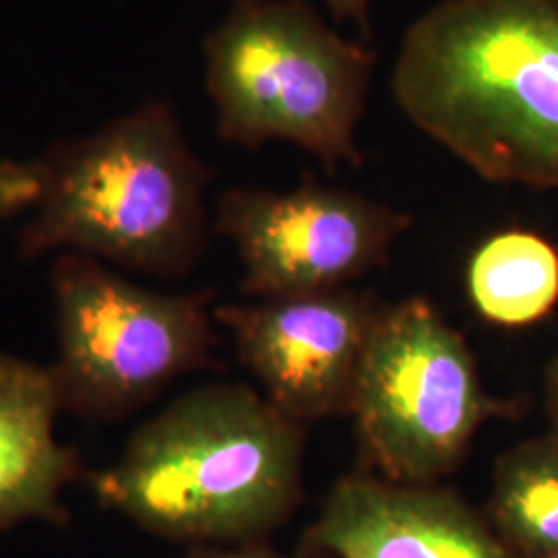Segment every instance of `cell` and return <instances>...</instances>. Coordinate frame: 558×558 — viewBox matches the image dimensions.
I'll return each mask as SVG.
<instances>
[{"label":"cell","instance_id":"cell-9","mask_svg":"<svg viewBox=\"0 0 558 558\" xmlns=\"http://www.w3.org/2000/svg\"><path fill=\"white\" fill-rule=\"evenodd\" d=\"M304 544L331 558H519L456 490L368 470L331 486Z\"/></svg>","mask_w":558,"mask_h":558},{"label":"cell","instance_id":"cell-11","mask_svg":"<svg viewBox=\"0 0 558 558\" xmlns=\"http://www.w3.org/2000/svg\"><path fill=\"white\" fill-rule=\"evenodd\" d=\"M465 290L482 319L500 327L532 325L558 302V248L532 230L497 232L470 255Z\"/></svg>","mask_w":558,"mask_h":558},{"label":"cell","instance_id":"cell-14","mask_svg":"<svg viewBox=\"0 0 558 558\" xmlns=\"http://www.w3.org/2000/svg\"><path fill=\"white\" fill-rule=\"evenodd\" d=\"M180 558H327L320 553L304 548L299 555H281L265 539L244 542L230 546H191Z\"/></svg>","mask_w":558,"mask_h":558},{"label":"cell","instance_id":"cell-3","mask_svg":"<svg viewBox=\"0 0 558 558\" xmlns=\"http://www.w3.org/2000/svg\"><path fill=\"white\" fill-rule=\"evenodd\" d=\"M36 161L41 191L21 228V257L73 253L156 278H179L199 260L209 174L172 104L145 101Z\"/></svg>","mask_w":558,"mask_h":558},{"label":"cell","instance_id":"cell-17","mask_svg":"<svg viewBox=\"0 0 558 558\" xmlns=\"http://www.w3.org/2000/svg\"><path fill=\"white\" fill-rule=\"evenodd\" d=\"M544 558H558V550H557V553H553V555H548V557H544Z\"/></svg>","mask_w":558,"mask_h":558},{"label":"cell","instance_id":"cell-4","mask_svg":"<svg viewBox=\"0 0 558 558\" xmlns=\"http://www.w3.org/2000/svg\"><path fill=\"white\" fill-rule=\"evenodd\" d=\"M203 54L221 141H288L329 172L362 163L356 131L377 52L339 36L311 2L232 0Z\"/></svg>","mask_w":558,"mask_h":558},{"label":"cell","instance_id":"cell-1","mask_svg":"<svg viewBox=\"0 0 558 558\" xmlns=\"http://www.w3.org/2000/svg\"><path fill=\"white\" fill-rule=\"evenodd\" d=\"M391 92L482 179L558 191V0H442L408 27Z\"/></svg>","mask_w":558,"mask_h":558},{"label":"cell","instance_id":"cell-6","mask_svg":"<svg viewBox=\"0 0 558 558\" xmlns=\"http://www.w3.org/2000/svg\"><path fill=\"white\" fill-rule=\"evenodd\" d=\"M499 412L465 339L433 302L414 296L380 306L348 414L368 472L439 484Z\"/></svg>","mask_w":558,"mask_h":558},{"label":"cell","instance_id":"cell-8","mask_svg":"<svg viewBox=\"0 0 558 558\" xmlns=\"http://www.w3.org/2000/svg\"><path fill=\"white\" fill-rule=\"evenodd\" d=\"M380 304L350 288L214 311L260 393L308 426L348 416Z\"/></svg>","mask_w":558,"mask_h":558},{"label":"cell","instance_id":"cell-7","mask_svg":"<svg viewBox=\"0 0 558 558\" xmlns=\"http://www.w3.org/2000/svg\"><path fill=\"white\" fill-rule=\"evenodd\" d=\"M412 223V214L356 191L304 182L226 191L216 228L239 253L242 290L269 300L350 288L387 265Z\"/></svg>","mask_w":558,"mask_h":558},{"label":"cell","instance_id":"cell-5","mask_svg":"<svg viewBox=\"0 0 558 558\" xmlns=\"http://www.w3.org/2000/svg\"><path fill=\"white\" fill-rule=\"evenodd\" d=\"M50 292L57 359L48 368L62 414L126 418L199 371L216 345L209 294L156 292L73 253L57 255Z\"/></svg>","mask_w":558,"mask_h":558},{"label":"cell","instance_id":"cell-12","mask_svg":"<svg viewBox=\"0 0 558 558\" xmlns=\"http://www.w3.org/2000/svg\"><path fill=\"white\" fill-rule=\"evenodd\" d=\"M486 519L519 558L558 550V435L548 430L500 456Z\"/></svg>","mask_w":558,"mask_h":558},{"label":"cell","instance_id":"cell-10","mask_svg":"<svg viewBox=\"0 0 558 558\" xmlns=\"http://www.w3.org/2000/svg\"><path fill=\"white\" fill-rule=\"evenodd\" d=\"M60 414L50 368L0 352V534L69 518L62 499L80 478L81 459L57 437Z\"/></svg>","mask_w":558,"mask_h":558},{"label":"cell","instance_id":"cell-16","mask_svg":"<svg viewBox=\"0 0 558 558\" xmlns=\"http://www.w3.org/2000/svg\"><path fill=\"white\" fill-rule=\"evenodd\" d=\"M544 399H546V414H548V422H550V430L558 435V354L550 362L548 373H546Z\"/></svg>","mask_w":558,"mask_h":558},{"label":"cell","instance_id":"cell-2","mask_svg":"<svg viewBox=\"0 0 558 558\" xmlns=\"http://www.w3.org/2000/svg\"><path fill=\"white\" fill-rule=\"evenodd\" d=\"M306 426L251 385L214 380L172 399L87 484L143 532L191 546L267 539L302 497Z\"/></svg>","mask_w":558,"mask_h":558},{"label":"cell","instance_id":"cell-15","mask_svg":"<svg viewBox=\"0 0 558 558\" xmlns=\"http://www.w3.org/2000/svg\"><path fill=\"white\" fill-rule=\"evenodd\" d=\"M331 15L338 21H350L359 27L364 40H373L371 25V2L373 0H323Z\"/></svg>","mask_w":558,"mask_h":558},{"label":"cell","instance_id":"cell-13","mask_svg":"<svg viewBox=\"0 0 558 558\" xmlns=\"http://www.w3.org/2000/svg\"><path fill=\"white\" fill-rule=\"evenodd\" d=\"M40 191L38 161L0 160V221L29 211L40 197Z\"/></svg>","mask_w":558,"mask_h":558}]
</instances>
